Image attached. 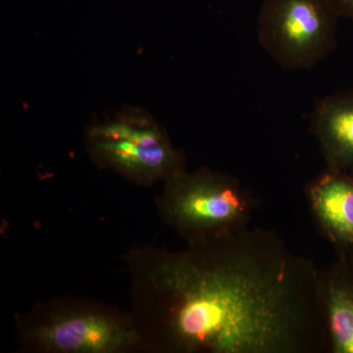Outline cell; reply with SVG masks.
Here are the masks:
<instances>
[{"label":"cell","instance_id":"9c48e42d","mask_svg":"<svg viewBox=\"0 0 353 353\" xmlns=\"http://www.w3.org/2000/svg\"><path fill=\"white\" fill-rule=\"evenodd\" d=\"M339 18L353 19V0H327Z\"/></svg>","mask_w":353,"mask_h":353},{"label":"cell","instance_id":"277c9868","mask_svg":"<svg viewBox=\"0 0 353 353\" xmlns=\"http://www.w3.org/2000/svg\"><path fill=\"white\" fill-rule=\"evenodd\" d=\"M83 143L97 167L143 187L164 183L185 170V154L173 145L166 130L139 108H124L90 125Z\"/></svg>","mask_w":353,"mask_h":353},{"label":"cell","instance_id":"5b68a950","mask_svg":"<svg viewBox=\"0 0 353 353\" xmlns=\"http://www.w3.org/2000/svg\"><path fill=\"white\" fill-rule=\"evenodd\" d=\"M338 19L327 0H265L257 37L279 66L309 69L336 48Z\"/></svg>","mask_w":353,"mask_h":353},{"label":"cell","instance_id":"7a4b0ae2","mask_svg":"<svg viewBox=\"0 0 353 353\" xmlns=\"http://www.w3.org/2000/svg\"><path fill=\"white\" fill-rule=\"evenodd\" d=\"M16 340L31 353L143 352L131 311L80 296L55 297L15 316Z\"/></svg>","mask_w":353,"mask_h":353},{"label":"cell","instance_id":"6da1fadb","mask_svg":"<svg viewBox=\"0 0 353 353\" xmlns=\"http://www.w3.org/2000/svg\"><path fill=\"white\" fill-rule=\"evenodd\" d=\"M122 259L143 352H328L322 271L271 230Z\"/></svg>","mask_w":353,"mask_h":353},{"label":"cell","instance_id":"3957f363","mask_svg":"<svg viewBox=\"0 0 353 353\" xmlns=\"http://www.w3.org/2000/svg\"><path fill=\"white\" fill-rule=\"evenodd\" d=\"M157 206L162 222L187 245H199L250 227L256 199L229 174L185 169L165 181Z\"/></svg>","mask_w":353,"mask_h":353},{"label":"cell","instance_id":"ba28073f","mask_svg":"<svg viewBox=\"0 0 353 353\" xmlns=\"http://www.w3.org/2000/svg\"><path fill=\"white\" fill-rule=\"evenodd\" d=\"M322 306L328 352L353 353V275L343 262L322 271Z\"/></svg>","mask_w":353,"mask_h":353},{"label":"cell","instance_id":"52a82bcc","mask_svg":"<svg viewBox=\"0 0 353 353\" xmlns=\"http://www.w3.org/2000/svg\"><path fill=\"white\" fill-rule=\"evenodd\" d=\"M313 132L329 169L353 167V94L325 97L316 106Z\"/></svg>","mask_w":353,"mask_h":353},{"label":"cell","instance_id":"8992f818","mask_svg":"<svg viewBox=\"0 0 353 353\" xmlns=\"http://www.w3.org/2000/svg\"><path fill=\"white\" fill-rule=\"evenodd\" d=\"M306 196L320 233L336 248L353 250V179L329 169L310 183Z\"/></svg>","mask_w":353,"mask_h":353}]
</instances>
